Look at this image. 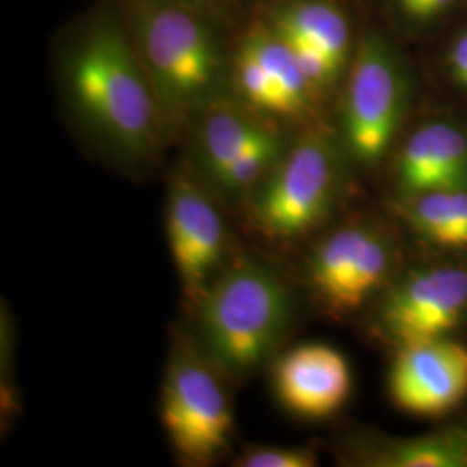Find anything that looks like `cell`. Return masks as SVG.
Listing matches in <instances>:
<instances>
[{"instance_id": "6da1fadb", "label": "cell", "mask_w": 467, "mask_h": 467, "mask_svg": "<svg viewBox=\"0 0 467 467\" xmlns=\"http://www.w3.org/2000/svg\"><path fill=\"white\" fill-rule=\"evenodd\" d=\"M69 99L85 125L118 154L144 160L167 130L144 65L109 19L96 21L67 61Z\"/></svg>"}, {"instance_id": "7a4b0ae2", "label": "cell", "mask_w": 467, "mask_h": 467, "mask_svg": "<svg viewBox=\"0 0 467 467\" xmlns=\"http://www.w3.org/2000/svg\"><path fill=\"white\" fill-rule=\"evenodd\" d=\"M196 303L201 351L220 372L239 378L279 347L293 314L283 279L253 260L220 270Z\"/></svg>"}, {"instance_id": "3957f363", "label": "cell", "mask_w": 467, "mask_h": 467, "mask_svg": "<svg viewBox=\"0 0 467 467\" xmlns=\"http://www.w3.org/2000/svg\"><path fill=\"white\" fill-rule=\"evenodd\" d=\"M135 49L150 77L167 130L181 129L210 106L222 52L210 25L179 0H137Z\"/></svg>"}, {"instance_id": "277c9868", "label": "cell", "mask_w": 467, "mask_h": 467, "mask_svg": "<svg viewBox=\"0 0 467 467\" xmlns=\"http://www.w3.org/2000/svg\"><path fill=\"white\" fill-rule=\"evenodd\" d=\"M336 191L337 160L333 144L324 135H305L248 196L250 215L270 237H296L327 215Z\"/></svg>"}, {"instance_id": "5b68a950", "label": "cell", "mask_w": 467, "mask_h": 467, "mask_svg": "<svg viewBox=\"0 0 467 467\" xmlns=\"http://www.w3.org/2000/svg\"><path fill=\"white\" fill-rule=\"evenodd\" d=\"M218 368L202 353L181 347L168 362L161 388V422L171 447L189 464H208L231 441L233 407Z\"/></svg>"}, {"instance_id": "8992f818", "label": "cell", "mask_w": 467, "mask_h": 467, "mask_svg": "<svg viewBox=\"0 0 467 467\" xmlns=\"http://www.w3.org/2000/svg\"><path fill=\"white\" fill-rule=\"evenodd\" d=\"M407 108V77L389 44L368 35L357 50L343 106V134L351 156L372 165L389 150Z\"/></svg>"}, {"instance_id": "52a82bcc", "label": "cell", "mask_w": 467, "mask_h": 467, "mask_svg": "<svg viewBox=\"0 0 467 467\" xmlns=\"http://www.w3.org/2000/svg\"><path fill=\"white\" fill-rule=\"evenodd\" d=\"M167 237L185 296L200 300L223 264L227 233L215 202L189 173H175L168 185Z\"/></svg>"}, {"instance_id": "ba28073f", "label": "cell", "mask_w": 467, "mask_h": 467, "mask_svg": "<svg viewBox=\"0 0 467 467\" xmlns=\"http://www.w3.org/2000/svg\"><path fill=\"white\" fill-rule=\"evenodd\" d=\"M467 312V270H419L389 291L379 308V327L399 347L447 337Z\"/></svg>"}, {"instance_id": "9c48e42d", "label": "cell", "mask_w": 467, "mask_h": 467, "mask_svg": "<svg viewBox=\"0 0 467 467\" xmlns=\"http://www.w3.org/2000/svg\"><path fill=\"white\" fill-rule=\"evenodd\" d=\"M389 265L391 251L383 234L350 225L318 244L308 265V281L329 310L350 314L383 284Z\"/></svg>"}, {"instance_id": "30bf717a", "label": "cell", "mask_w": 467, "mask_h": 467, "mask_svg": "<svg viewBox=\"0 0 467 467\" xmlns=\"http://www.w3.org/2000/svg\"><path fill=\"white\" fill-rule=\"evenodd\" d=\"M389 372L395 405L420 418L451 412L467 395V348L447 337L399 347Z\"/></svg>"}, {"instance_id": "8fae6325", "label": "cell", "mask_w": 467, "mask_h": 467, "mask_svg": "<svg viewBox=\"0 0 467 467\" xmlns=\"http://www.w3.org/2000/svg\"><path fill=\"white\" fill-rule=\"evenodd\" d=\"M274 389L295 416L320 420L334 416L348 400L351 370L347 358L327 345H300L274 366Z\"/></svg>"}, {"instance_id": "7c38bea8", "label": "cell", "mask_w": 467, "mask_h": 467, "mask_svg": "<svg viewBox=\"0 0 467 467\" xmlns=\"http://www.w3.org/2000/svg\"><path fill=\"white\" fill-rule=\"evenodd\" d=\"M397 184L407 198L467 187V135L445 121L418 129L401 148Z\"/></svg>"}, {"instance_id": "4fadbf2b", "label": "cell", "mask_w": 467, "mask_h": 467, "mask_svg": "<svg viewBox=\"0 0 467 467\" xmlns=\"http://www.w3.org/2000/svg\"><path fill=\"white\" fill-rule=\"evenodd\" d=\"M275 132L260 118L233 106H218L206 111L198 134V156L206 179L212 182L258 140Z\"/></svg>"}, {"instance_id": "5bb4252c", "label": "cell", "mask_w": 467, "mask_h": 467, "mask_svg": "<svg viewBox=\"0 0 467 467\" xmlns=\"http://www.w3.org/2000/svg\"><path fill=\"white\" fill-rule=\"evenodd\" d=\"M270 28L301 36L326 52L336 67H343L350 54V25L347 16L326 0H291L270 15Z\"/></svg>"}, {"instance_id": "9a60e30c", "label": "cell", "mask_w": 467, "mask_h": 467, "mask_svg": "<svg viewBox=\"0 0 467 467\" xmlns=\"http://www.w3.org/2000/svg\"><path fill=\"white\" fill-rule=\"evenodd\" d=\"M379 467H467V428L453 426L436 433L395 440L366 457Z\"/></svg>"}, {"instance_id": "2e32d148", "label": "cell", "mask_w": 467, "mask_h": 467, "mask_svg": "<svg viewBox=\"0 0 467 467\" xmlns=\"http://www.w3.org/2000/svg\"><path fill=\"white\" fill-rule=\"evenodd\" d=\"M412 227L443 248L467 250V187L443 189L409 198Z\"/></svg>"}, {"instance_id": "e0dca14e", "label": "cell", "mask_w": 467, "mask_h": 467, "mask_svg": "<svg viewBox=\"0 0 467 467\" xmlns=\"http://www.w3.org/2000/svg\"><path fill=\"white\" fill-rule=\"evenodd\" d=\"M243 44L267 69L270 78L287 104L289 118L303 117L310 109V100L316 90L303 75L293 50L283 36L270 26H264L251 30Z\"/></svg>"}, {"instance_id": "ac0fdd59", "label": "cell", "mask_w": 467, "mask_h": 467, "mask_svg": "<svg viewBox=\"0 0 467 467\" xmlns=\"http://www.w3.org/2000/svg\"><path fill=\"white\" fill-rule=\"evenodd\" d=\"M283 154V140L275 130L235 158L231 165L218 173L212 184L225 198H248Z\"/></svg>"}, {"instance_id": "d6986e66", "label": "cell", "mask_w": 467, "mask_h": 467, "mask_svg": "<svg viewBox=\"0 0 467 467\" xmlns=\"http://www.w3.org/2000/svg\"><path fill=\"white\" fill-rule=\"evenodd\" d=\"M234 82L241 98L254 111L267 113L272 117L289 118L287 104L279 88L270 78L267 69L244 44H241L234 57Z\"/></svg>"}, {"instance_id": "ffe728a7", "label": "cell", "mask_w": 467, "mask_h": 467, "mask_svg": "<svg viewBox=\"0 0 467 467\" xmlns=\"http://www.w3.org/2000/svg\"><path fill=\"white\" fill-rule=\"evenodd\" d=\"M277 34L283 36L285 44L293 50L303 75L306 77V80L310 82L314 90H320V88L327 87L341 71V67H336L333 59L326 52H322L308 40L296 36V35L281 34V32H277Z\"/></svg>"}, {"instance_id": "44dd1931", "label": "cell", "mask_w": 467, "mask_h": 467, "mask_svg": "<svg viewBox=\"0 0 467 467\" xmlns=\"http://www.w3.org/2000/svg\"><path fill=\"white\" fill-rule=\"evenodd\" d=\"M235 466L314 467L317 466V455L306 447H251L237 459Z\"/></svg>"}, {"instance_id": "7402d4cb", "label": "cell", "mask_w": 467, "mask_h": 467, "mask_svg": "<svg viewBox=\"0 0 467 467\" xmlns=\"http://www.w3.org/2000/svg\"><path fill=\"white\" fill-rule=\"evenodd\" d=\"M457 0H410L400 13L414 23H428L445 15Z\"/></svg>"}, {"instance_id": "603a6c76", "label": "cell", "mask_w": 467, "mask_h": 467, "mask_svg": "<svg viewBox=\"0 0 467 467\" xmlns=\"http://www.w3.org/2000/svg\"><path fill=\"white\" fill-rule=\"evenodd\" d=\"M449 65L455 84L467 88V28L455 38L449 54Z\"/></svg>"}, {"instance_id": "cb8c5ba5", "label": "cell", "mask_w": 467, "mask_h": 467, "mask_svg": "<svg viewBox=\"0 0 467 467\" xmlns=\"http://www.w3.org/2000/svg\"><path fill=\"white\" fill-rule=\"evenodd\" d=\"M395 2H397V7H399V11H401V9H403V7H405V5H407L410 0H395Z\"/></svg>"}, {"instance_id": "d4e9b609", "label": "cell", "mask_w": 467, "mask_h": 467, "mask_svg": "<svg viewBox=\"0 0 467 467\" xmlns=\"http://www.w3.org/2000/svg\"><path fill=\"white\" fill-rule=\"evenodd\" d=\"M198 2H202V0H198Z\"/></svg>"}]
</instances>
